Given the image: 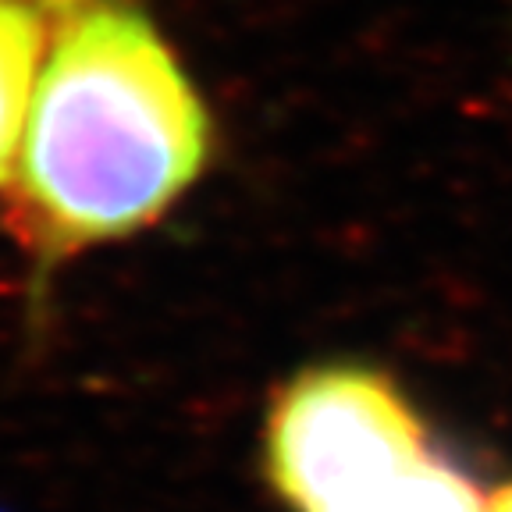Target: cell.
<instances>
[{
  "instance_id": "cell-1",
  "label": "cell",
  "mask_w": 512,
  "mask_h": 512,
  "mask_svg": "<svg viewBox=\"0 0 512 512\" xmlns=\"http://www.w3.org/2000/svg\"><path fill=\"white\" fill-rule=\"evenodd\" d=\"M210 146L200 93L136 0H54L8 228L47 278L160 221L200 182Z\"/></svg>"
},
{
  "instance_id": "cell-2",
  "label": "cell",
  "mask_w": 512,
  "mask_h": 512,
  "mask_svg": "<svg viewBox=\"0 0 512 512\" xmlns=\"http://www.w3.org/2000/svg\"><path fill=\"white\" fill-rule=\"evenodd\" d=\"M431 456V431L399 381L363 363L303 370L267 409L264 473L292 512H331Z\"/></svg>"
},
{
  "instance_id": "cell-3",
  "label": "cell",
  "mask_w": 512,
  "mask_h": 512,
  "mask_svg": "<svg viewBox=\"0 0 512 512\" xmlns=\"http://www.w3.org/2000/svg\"><path fill=\"white\" fill-rule=\"evenodd\" d=\"M50 29L54 0H0V196L15 178Z\"/></svg>"
},
{
  "instance_id": "cell-4",
  "label": "cell",
  "mask_w": 512,
  "mask_h": 512,
  "mask_svg": "<svg viewBox=\"0 0 512 512\" xmlns=\"http://www.w3.org/2000/svg\"><path fill=\"white\" fill-rule=\"evenodd\" d=\"M480 502L484 495L473 488V480L456 463H448L445 456L434 452L416 470L402 473V477L331 512H480Z\"/></svg>"
},
{
  "instance_id": "cell-5",
  "label": "cell",
  "mask_w": 512,
  "mask_h": 512,
  "mask_svg": "<svg viewBox=\"0 0 512 512\" xmlns=\"http://www.w3.org/2000/svg\"><path fill=\"white\" fill-rule=\"evenodd\" d=\"M480 512H512V480L491 488L484 495V502H480Z\"/></svg>"
}]
</instances>
